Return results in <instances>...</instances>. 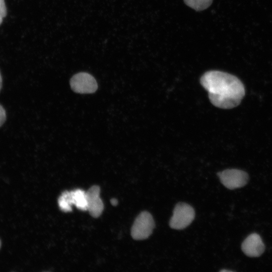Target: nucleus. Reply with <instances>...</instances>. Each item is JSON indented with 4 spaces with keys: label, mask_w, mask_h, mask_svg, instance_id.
I'll use <instances>...</instances> for the list:
<instances>
[{
    "label": "nucleus",
    "mask_w": 272,
    "mask_h": 272,
    "mask_svg": "<svg viewBox=\"0 0 272 272\" xmlns=\"http://www.w3.org/2000/svg\"><path fill=\"white\" fill-rule=\"evenodd\" d=\"M1 247V240H0V248Z\"/></svg>",
    "instance_id": "17"
},
{
    "label": "nucleus",
    "mask_w": 272,
    "mask_h": 272,
    "mask_svg": "<svg viewBox=\"0 0 272 272\" xmlns=\"http://www.w3.org/2000/svg\"><path fill=\"white\" fill-rule=\"evenodd\" d=\"M169 221L170 227L176 230H182L189 226L195 217L193 208L184 202H179L175 206Z\"/></svg>",
    "instance_id": "2"
},
{
    "label": "nucleus",
    "mask_w": 272,
    "mask_h": 272,
    "mask_svg": "<svg viewBox=\"0 0 272 272\" xmlns=\"http://www.w3.org/2000/svg\"><path fill=\"white\" fill-rule=\"evenodd\" d=\"M70 86L73 91L80 94L93 93L98 89L94 77L86 72L74 75L70 80Z\"/></svg>",
    "instance_id": "5"
},
{
    "label": "nucleus",
    "mask_w": 272,
    "mask_h": 272,
    "mask_svg": "<svg viewBox=\"0 0 272 272\" xmlns=\"http://www.w3.org/2000/svg\"><path fill=\"white\" fill-rule=\"evenodd\" d=\"M100 187L94 185L86 192L87 198V211L94 218L99 217L102 214L104 206L100 197Z\"/></svg>",
    "instance_id": "7"
},
{
    "label": "nucleus",
    "mask_w": 272,
    "mask_h": 272,
    "mask_svg": "<svg viewBox=\"0 0 272 272\" xmlns=\"http://www.w3.org/2000/svg\"><path fill=\"white\" fill-rule=\"evenodd\" d=\"M241 249L249 257H258L264 251L265 246L261 237L257 233L249 235L243 241Z\"/></svg>",
    "instance_id": "6"
},
{
    "label": "nucleus",
    "mask_w": 272,
    "mask_h": 272,
    "mask_svg": "<svg viewBox=\"0 0 272 272\" xmlns=\"http://www.w3.org/2000/svg\"><path fill=\"white\" fill-rule=\"evenodd\" d=\"M6 119L5 109L0 104V127L4 123Z\"/></svg>",
    "instance_id": "11"
},
{
    "label": "nucleus",
    "mask_w": 272,
    "mask_h": 272,
    "mask_svg": "<svg viewBox=\"0 0 272 272\" xmlns=\"http://www.w3.org/2000/svg\"><path fill=\"white\" fill-rule=\"evenodd\" d=\"M0 15L3 18L7 15V9L4 0H0Z\"/></svg>",
    "instance_id": "12"
},
{
    "label": "nucleus",
    "mask_w": 272,
    "mask_h": 272,
    "mask_svg": "<svg viewBox=\"0 0 272 272\" xmlns=\"http://www.w3.org/2000/svg\"><path fill=\"white\" fill-rule=\"evenodd\" d=\"M221 183L229 189H234L245 185L248 181V174L241 170L226 169L217 173Z\"/></svg>",
    "instance_id": "4"
},
{
    "label": "nucleus",
    "mask_w": 272,
    "mask_h": 272,
    "mask_svg": "<svg viewBox=\"0 0 272 272\" xmlns=\"http://www.w3.org/2000/svg\"><path fill=\"white\" fill-rule=\"evenodd\" d=\"M200 82L208 92L211 103L220 108L231 109L237 106L245 95L242 82L227 73L207 72L201 76Z\"/></svg>",
    "instance_id": "1"
},
{
    "label": "nucleus",
    "mask_w": 272,
    "mask_h": 272,
    "mask_svg": "<svg viewBox=\"0 0 272 272\" xmlns=\"http://www.w3.org/2000/svg\"><path fill=\"white\" fill-rule=\"evenodd\" d=\"M2 75H1V72H0V91L2 89Z\"/></svg>",
    "instance_id": "14"
},
{
    "label": "nucleus",
    "mask_w": 272,
    "mask_h": 272,
    "mask_svg": "<svg viewBox=\"0 0 272 272\" xmlns=\"http://www.w3.org/2000/svg\"><path fill=\"white\" fill-rule=\"evenodd\" d=\"M220 271H231V270H228V269H222L220 270Z\"/></svg>",
    "instance_id": "15"
},
{
    "label": "nucleus",
    "mask_w": 272,
    "mask_h": 272,
    "mask_svg": "<svg viewBox=\"0 0 272 272\" xmlns=\"http://www.w3.org/2000/svg\"><path fill=\"white\" fill-rule=\"evenodd\" d=\"M111 203L114 206H115L117 205L118 203V201L115 198H112L111 199Z\"/></svg>",
    "instance_id": "13"
},
{
    "label": "nucleus",
    "mask_w": 272,
    "mask_h": 272,
    "mask_svg": "<svg viewBox=\"0 0 272 272\" xmlns=\"http://www.w3.org/2000/svg\"><path fill=\"white\" fill-rule=\"evenodd\" d=\"M58 203L59 208L64 212L72 211V202L71 191H63L58 199Z\"/></svg>",
    "instance_id": "9"
},
{
    "label": "nucleus",
    "mask_w": 272,
    "mask_h": 272,
    "mask_svg": "<svg viewBox=\"0 0 272 272\" xmlns=\"http://www.w3.org/2000/svg\"><path fill=\"white\" fill-rule=\"evenodd\" d=\"M189 7L196 11L206 9L212 4L213 0H184Z\"/></svg>",
    "instance_id": "10"
},
{
    "label": "nucleus",
    "mask_w": 272,
    "mask_h": 272,
    "mask_svg": "<svg viewBox=\"0 0 272 272\" xmlns=\"http://www.w3.org/2000/svg\"><path fill=\"white\" fill-rule=\"evenodd\" d=\"M3 17L0 15V25L1 24V23H2V21H3Z\"/></svg>",
    "instance_id": "16"
},
{
    "label": "nucleus",
    "mask_w": 272,
    "mask_h": 272,
    "mask_svg": "<svg viewBox=\"0 0 272 272\" xmlns=\"http://www.w3.org/2000/svg\"><path fill=\"white\" fill-rule=\"evenodd\" d=\"M73 204L78 209L87 211V198L86 192L81 189L71 191Z\"/></svg>",
    "instance_id": "8"
},
{
    "label": "nucleus",
    "mask_w": 272,
    "mask_h": 272,
    "mask_svg": "<svg viewBox=\"0 0 272 272\" xmlns=\"http://www.w3.org/2000/svg\"><path fill=\"white\" fill-rule=\"evenodd\" d=\"M155 222L152 215L147 211H143L137 217L131 229V236L134 240L148 238L152 233Z\"/></svg>",
    "instance_id": "3"
}]
</instances>
